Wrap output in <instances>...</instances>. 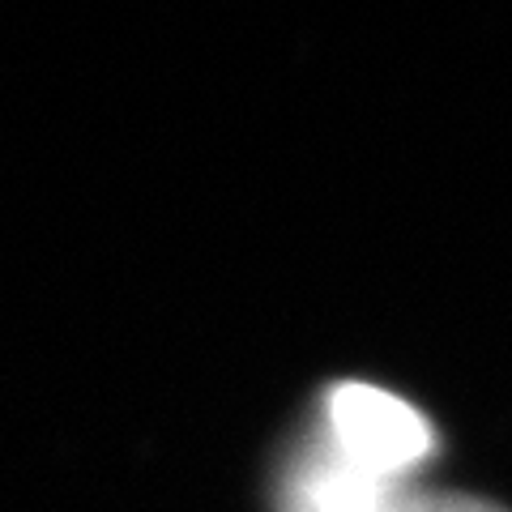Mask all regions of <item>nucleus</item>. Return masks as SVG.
Listing matches in <instances>:
<instances>
[{
  "label": "nucleus",
  "mask_w": 512,
  "mask_h": 512,
  "mask_svg": "<svg viewBox=\"0 0 512 512\" xmlns=\"http://www.w3.org/2000/svg\"><path fill=\"white\" fill-rule=\"evenodd\" d=\"M316 427L350 466L389 483H414L419 466L436 453V431L423 419V410L363 380L333 384Z\"/></svg>",
  "instance_id": "obj_1"
},
{
  "label": "nucleus",
  "mask_w": 512,
  "mask_h": 512,
  "mask_svg": "<svg viewBox=\"0 0 512 512\" xmlns=\"http://www.w3.org/2000/svg\"><path fill=\"white\" fill-rule=\"evenodd\" d=\"M410 491L414 483H389L350 466L316 427L282 474L278 512H402Z\"/></svg>",
  "instance_id": "obj_2"
},
{
  "label": "nucleus",
  "mask_w": 512,
  "mask_h": 512,
  "mask_svg": "<svg viewBox=\"0 0 512 512\" xmlns=\"http://www.w3.org/2000/svg\"><path fill=\"white\" fill-rule=\"evenodd\" d=\"M402 512H508L491 500H478V495H457V491H410V500Z\"/></svg>",
  "instance_id": "obj_3"
}]
</instances>
